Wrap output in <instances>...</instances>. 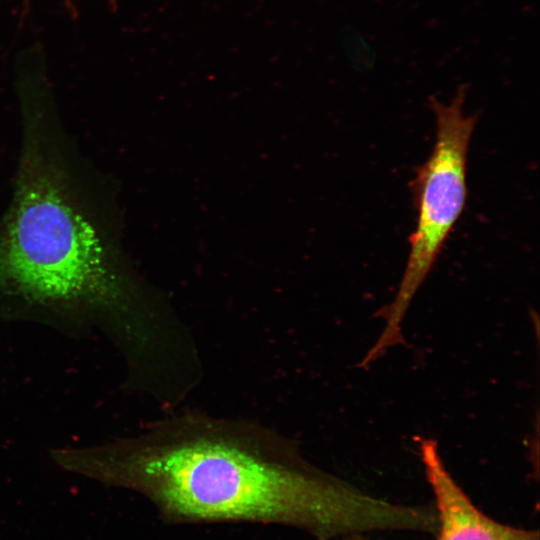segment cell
<instances>
[{
    "label": "cell",
    "mask_w": 540,
    "mask_h": 540,
    "mask_svg": "<svg viewBox=\"0 0 540 540\" xmlns=\"http://www.w3.org/2000/svg\"><path fill=\"white\" fill-rule=\"evenodd\" d=\"M417 442L439 518L435 540H540L536 529L504 524L482 512L447 470L437 442L424 437ZM341 540L372 539L359 534Z\"/></svg>",
    "instance_id": "277c9868"
},
{
    "label": "cell",
    "mask_w": 540,
    "mask_h": 540,
    "mask_svg": "<svg viewBox=\"0 0 540 540\" xmlns=\"http://www.w3.org/2000/svg\"><path fill=\"white\" fill-rule=\"evenodd\" d=\"M468 90L469 84H460L448 103L428 97L436 136L429 157L410 183L417 222L409 237V254L395 298L375 314L386 325L363 358V365H370L390 347L405 344L401 328L408 307L466 207L467 157L479 116L464 113Z\"/></svg>",
    "instance_id": "3957f363"
},
{
    "label": "cell",
    "mask_w": 540,
    "mask_h": 540,
    "mask_svg": "<svg viewBox=\"0 0 540 540\" xmlns=\"http://www.w3.org/2000/svg\"><path fill=\"white\" fill-rule=\"evenodd\" d=\"M164 413L131 437L57 450L55 462L144 496L171 522L277 524L317 540L414 532L421 524L418 506L363 492L258 421L196 409Z\"/></svg>",
    "instance_id": "6da1fadb"
},
{
    "label": "cell",
    "mask_w": 540,
    "mask_h": 540,
    "mask_svg": "<svg viewBox=\"0 0 540 540\" xmlns=\"http://www.w3.org/2000/svg\"><path fill=\"white\" fill-rule=\"evenodd\" d=\"M0 293L45 317L99 324L134 381L173 376L195 349L185 320L121 269L61 169L30 139L0 235Z\"/></svg>",
    "instance_id": "7a4b0ae2"
},
{
    "label": "cell",
    "mask_w": 540,
    "mask_h": 540,
    "mask_svg": "<svg viewBox=\"0 0 540 540\" xmlns=\"http://www.w3.org/2000/svg\"><path fill=\"white\" fill-rule=\"evenodd\" d=\"M65 1L67 3V6H68L69 10L74 9V7L72 5V0H65ZM117 1L118 0H109V3L113 8H115L117 6Z\"/></svg>",
    "instance_id": "5b68a950"
}]
</instances>
